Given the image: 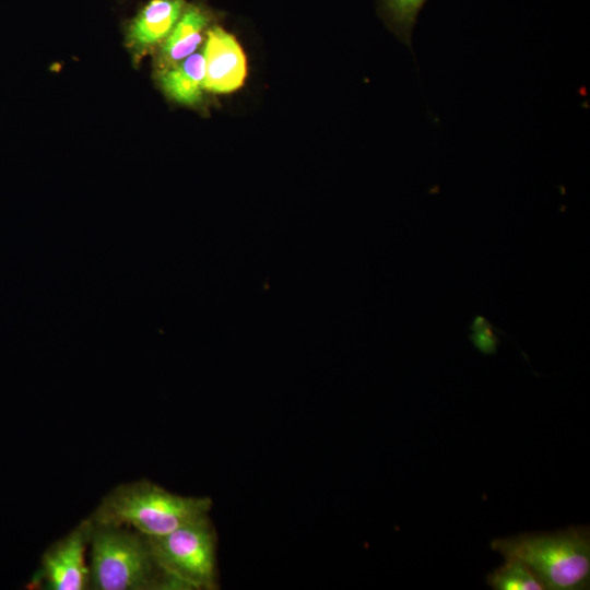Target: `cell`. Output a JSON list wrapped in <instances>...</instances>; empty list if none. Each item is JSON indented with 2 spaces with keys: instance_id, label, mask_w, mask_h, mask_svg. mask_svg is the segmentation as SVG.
<instances>
[{
  "instance_id": "obj_10",
  "label": "cell",
  "mask_w": 590,
  "mask_h": 590,
  "mask_svg": "<svg viewBox=\"0 0 590 590\" xmlns=\"http://www.w3.org/2000/svg\"><path fill=\"white\" fill-rule=\"evenodd\" d=\"M428 0H379V12L397 36L411 47L418 14Z\"/></svg>"
},
{
  "instance_id": "obj_9",
  "label": "cell",
  "mask_w": 590,
  "mask_h": 590,
  "mask_svg": "<svg viewBox=\"0 0 590 590\" xmlns=\"http://www.w3.org/2000/svg\"><path fill=\"white\" fill-rule=\"evenodd\" d=\"M209 19L196 5L184 9L177 23L165 38L161 49V61L168 68L192 55L202 40Z\"/></svg>"
},
{
  "instance_id": "obj_1",
  "label": "cell",
  "mask_w": 590,
  "mask_h": 590,
  "mask_svg": "<svg viewBox=\"0 0 590 590\" xmlns=\"http://www.w3.org/2000/svg\"><path fill=\"white\" fill-rule=\"evenodd\" d=\"M211 508L210 497L177 495L141 480L116 486L88 519L95 524L130 526L146 536H157L209 516Z\"/></svg>"
},
{
  "instance_id": "obj_7",
  "label": "cell",
  "mask_w": 590,
  "mask_h": 590,
  "mask_svg": "<svg viewBox=\"0 0 590 590\" xmlns=\"http://www.w3.org/2000/svg\"><path fill=\"white\" fill-rule=\"evenodd\" d=\"M184 7L185 0H150L129 25L130 46L143 50L165 40Z\"/></svg>"
},
{
  "instance_id": "obj_2",
  "label": "cell",
  "mask_w": 590,
  "mask_h": 590,
  "mask_svg": "<svg viewBox=\"0 0 590 590\" xmlns=\"http://www.w3.org/2000/svg\"><path fill=\"white\" fill-rule=\"evenodd\" d=\"M493 551L524 563L544 590H585L590 585V531L569 527L555 533H521L495 539Z\"/></svg>"
},
{
  "instance_id": "obj_8",
  "label": "cell",
  "mask_w": 590,
  "mask_h": 590,
  "mask_svg": "<svg viewBox=\"0 0 590 590\" xmlns=\"http://www.w3.org/2000/svg\"><path fill=\"white\" fill-rule=\"evenodd\" d=\"M204 78V56L203 51H199L165 68L160 81L164 92L172 99L180 104L193 105L201 99Z\"/></svg>"
},
{
  "instance_id": "obj_4",
  "label": "cell",
  "mask_w": 590,
  "mask_h": 590,
  "mask_svg": "<svg viewBox=\"0 0 590 590\" xmlns=\"http://www.w3.org/2000/svg\"><path fill=\"white\" fill-rule=\"evenodd\" d=\"M146 539L160 569L180 589L217 588V536L209 516Z\"/></svg>"
},
{
  "instance_id": "obj_12",
  "label": "cell",
  "mask_w": 590,
  "mask_h": 590,
  "mask_svg": "<svg viewBox=\"0 0 590 590\" xmlns=\"http://www.w3.org/2000/svg\"><path fill=\"white\" fill-rule=\"evenodd\" d=\"M470 340L477 351L485 355L495 354L499 338L493 324L482 316H476L470 324Z\"/></svg>"
},
{
  "instance_id": "obj_11",
  "label": "cell",
  "mask_w": 590,
  "mask_h": 590,
  "mask_svg": "<svg viewBox=\"0 0 590 590\" xmlns=\"http://www.w3.org/2000/svg\"><path fill=\"white\" fill-rule=\"evenodd\" d=\"M495 590H544L533 571L517 558H505V564L486 578Z\"/></svg>"
},
{
  "instance_id": "obj_3",
  "label": "cell",
  "mask_w": 590,
  "mask_h": 590,
  "mask_svg": "<svg viewBox=\"0 0 590 590\" xmlns=\"http://www.w3.org/2000/svg\"><path fill=\"white\" fill-rule=\"evenodd\" d=\"M90 544V588L179 589L178 585L157 566L144 534L122 526L92 522Z\"/></svg>"
},
{
  "instance_id": "obj_6",
  "label": "cell",
  "mask_w": 590,
  "mask_h": 590,
  "mask_svg": "<svg viewBox=\"0 0 590 590\" xmlns=\"http://www.w3.org/2000/svg\"><path fill=\"white\" fill-rule=\"evenodd\" d=\"M204 90L229 93L239 88L247 73L246 58L236 38L215 26L208 32L203 49Z\"/></svg>"
},
{
  "instance_id": "obj_5",
  "label": "cell",
  "mask_w": 590,
  "mask_h": 590,
  "mask_svg": "<svg viewBox=\"0 0 590 590\" xmlns=\"http://www.w3.org/2000/svg\"><path fill=\"white\" fill-rule=\"evenodd\" d=\"M92 522L82 520L67 535L52 543L42 556L40 567L30 588L49 590H84L90 571L84 554L90 544Z\"/></svg>"
}]
</instances>
